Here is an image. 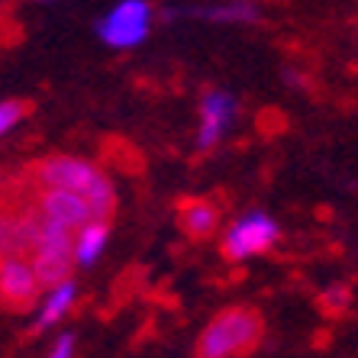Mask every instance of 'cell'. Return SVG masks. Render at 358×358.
Wrapping results in <instances>:
<instances>
[{
	"label": "cell",
	"mask_w": 358,
	"mask_h": 358,
	"mask_svg": "<svg viewBox=\"0 0 358 358\" xmlns=\"http://www.w3.org/2000/svg\"><path fill=\"white\" fill-rule=\"evenodd\" d=\"M33 181L39 184V191L81 194L91 203L97 220H110L117 210V187H113L107 171L87 159L68 155V152H55V155H45L42 162H36Z\"/></svg>",
	"instance_id": "cell-1"
},
{
	"label": "cell",
	"mask_w": 358,
	"mask_h": 358,
	"mask_svg": "<svg viewBox=\"0 0 358 358\" xmlns=\"http://www.w3.org/2000/svg\"><path fill=\"white\" fill-rule=\"evenodd\" d=\"M265 320L255 307H226L203 326L194 345V358H242L262 342Z\"/></svg>",
	"instance_id": "cell-2"
},
{
	"label": "cell",
	"mask_w": 358,
	"mask_h": 358,
	"mask_svg": "<svg viewBox=\"0 0 358 358\" xmlns=\"http://www.w3.org/2000/svg\"><path fill=\"white\" fill-rule=\"evenodd\" d=\"M75 236L62 226L42 220L33 207V236H29V252L26 259L33 262V271L39 278L42 291H52L65 281H75Z\"/></svg>",
	"instance_id": "cell-3"
},
{
	"label": "cell",
	"mask_w": 358,
	"mask_h": 358,
	"mask_svg": "<svg viewBox=\"0 0 358 358\" xmlns=\"http://www.w3.org/2000/svg\"><path fill=\"white\" fill-rule=\"evenodd\" d=\"M281 242V223L275 217H268L265 210H252L233 220V226H226L223 239H220V252L226 262H249L259 259L265 252H271Z\"/></svg>",
	"instance_id": "cell-4"
},
{
	"label": "cell",
	"mask_w": 358,
	"mask_h": 358,
	"mask_svg": "<svg viewBox=\"0 0 358 358\" xmlns=\"http://www.w3.org/2000/svg\"><path fill=\"white\" fill-rule=\"evenodd\" d=\"M152 17L155 10L149 0H120L97 20V36L110 49H136L149 36Z\"/></svg>",
	"instance_id": "cell-5"
},
{
	"label": "cell",
	"mask_w": 358,
	"mask_h": 358,
	"mask_svg": "<svg viewBox=\"0 0 358 358\" xmlns=\"http://www.w3.org/2000/svg\"><path fill=\"white\" fill-rule=\"evenodd\" d=\"M200 123H197V149L210 152L217 149L223 136L229 133V126L239 117V100L229 91H220V87H207L200 94Z\"/></svg>",
	"instance_id": "cell-6"
},
{
	"label": "cell",
	"mask_w": 358,
	"mask_h": 358,
	"mask_svg": "<svg viewBox=\"0 0 358 358\" xmlns=\"http://www.w3.org/2000/svg\"><path fill=\"white\" fill-rule=\"evenodd\" d=\"M42 284L33 271V262L26 255H10L0 262V303L7 310H29L39 307Z\"/></svg>",
	"instance_id": "cell-7"
},
{
	"label": "cell",
	"mask_w": 358,
	"mask_h": 358,
	"mask_svg": "<svg viewBox=\"0 0 358 358\" xmlns=\"http://www.w3.org/2000/svg\"><path fill=\"white\" fill-rule=\"evenodd\" d=\"M33 207L42 220L62 226V229H68L71 236H75L78 229H84L91 220H97L91 203H87L81 194H71V191H39Z\"/></svg>",
	"instance_id": "cell-8"
},
{
	"label": "cell",
	"mask_w": 358,
	"mask_h": 358,
	"mask_svg": "<svg viewBox=\"0 0 358 358\" xmlns=\"http://www.w3.org/2000/svg\"><path fill=\"white\" fill-rule=\"evenodd\" d=\"M220 220H223L220 207L207 197H184L178 203V229L194 242H203L210 236H217Z\"/></svg>",
	"instance_id": "cell-9"
},
{
	"label": "cell",
	"mask_w": 358,
	"mask_h": 358,
	"mask_svg": "<svg viewBox=\"0 0 358 358\" xmlns=\"http://www.w3.org/2000/svg\"><path fill=\"white\" fill-rule=\"evenodd\" d=\"M33 236V210H10L0 203V262L10 255H26Z\"/></svg>",
	"instance_id": "cell-10"
},
{
	"label": "cell",
	"mask_w": 358,
	"mask_h": 358,
	"mask_svg": "<svg viewBox=\"0 0 358 358\" xmlns=\"http://www.w3.org/2000/svg\"><path fill=\"white\" fill-rule=\"evenodd\" d=\"M75 300H78V284L75 281H65V284H59V287L45 291V294H42V300H39V307H36L33 329H36V333H42V329L59 326L62 320L71 313Z\"/></svg>",
	"instance_id": "cell-11"
},
{
	"label": "cell",
	"mask_w": 358,
	"mask_h": 358,
	"mask_svg": "<svg viewBox=\"0 0 358 358\" xmlns=\"http://www.w3.org/2000/svg\"><path fill=\"white\" fill-rule=\"evenodd\" d=\"M107 242H110V220H91V223L78 229L75 233V265L78 268H91L100 262V255L107 252Z\"/></svg>",
	"instance_id": "cell-12"
},
{
	"label": "cell",
	"mask_w": 358,
	"mask_h": 358,
	"mask_svg": "<svg viewBox=\"0 0 358 358\" xmlns=\"http://www.w3.org/2000/svg\"><path fill=\"white\" fill-rule=\"evenodd\" d=\"M200 20L210 23H259L262 20V7L249 3V0H236V3H207V7L194 10Z\"/></svg>",
	"instance_id": "cell-13"
},
{
	"label": "cell",
	"mask_w": 358,
	"mask_h": 358,
	"mask_svg": "<svg viewBox=\"0 0 358 358\" xmlns=\"http://www.w3.org/2000/svg\"><path fill=\"white\" fill-rule=\"evenodd\" d=\"M29 100H20V97H10V100H0V139L7 133H13L26 117H29Z\"/></svg>",
	"instance_id": "cell-14"
},
{
	"label": "cell",
	"mask_w": 358,
	"mask_h": 358,
	"mask_svg": "<svg viewBox=\"0 0 358 358\" xmlns=\"http://www.w3.org/2000/svg\"><path fill=\"white\" fill-rule=\"evenodd\" d=\"M352 303V287L349 284H333V287H326L320 294V310H323L326 317H342Z\"/></svg>",
	"instance_id": "cell-15"
},
{
	"label": "cell",
	"mask_w": 358,
	"mask_h": 358,
	"mask_svg": "<svg viewBox=\"0 0 358 358\" xmlns=\"http://www.w3.org/2000/svg\"><path fill=\"white\" fill-rule=\"evenodd\" d=\"M78 352V339L75 333H59L55 339H52L49 352H45V358H75Z\"/></svg>",
	"instance_id": "cell-16"
}]
</instances>
